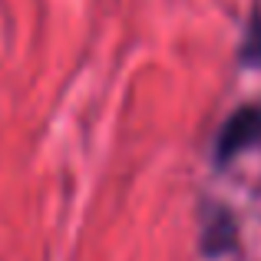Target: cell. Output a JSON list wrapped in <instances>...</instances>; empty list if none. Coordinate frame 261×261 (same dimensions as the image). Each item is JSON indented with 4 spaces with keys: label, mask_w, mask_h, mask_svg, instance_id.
Returning a JSON list of instances; mask_svg holds the SVG:
<instances>
[{
    "label": "cell",
    "mask_w": 261,
    "mask_h": 261,
    "mask_svg": "<svg viewBox=\"0 0 261 261\" xmlns=\"http://www.w3.org/2000/svg\"><path fill=\"white\" fill-rule=\"evenodd\" d=\"M242 63H248V66L261 63V4H258L255 17L248 20V30H245V40H242Z\"/></svg>",
    "instance_id": "cell-2"
},
{
    "label": "cell",
    "mask_w": 261,
    "mask_h": 261,
    "mask_svg": "<svg viewBox=\"0 0 261 261\" xmlns=\"http://www.w3.org/2000/svg\"><path fill=\"white\" fill-rule=\"evenodd\" d=\"M255 142H261V102L242 106L238 113H231L225 119V126L218 129V139H215V162L225 166L228 159L251 149Z\"/></svg>",
    "instance_id": "cell-1"
}]
</instances>
